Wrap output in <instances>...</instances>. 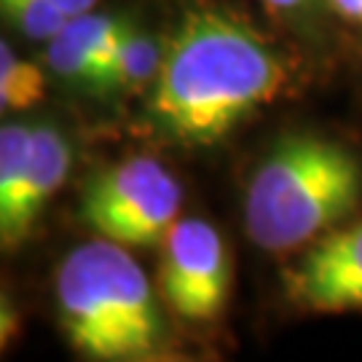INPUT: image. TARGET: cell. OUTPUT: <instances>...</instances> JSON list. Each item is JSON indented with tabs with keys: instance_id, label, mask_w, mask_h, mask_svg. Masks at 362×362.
Returning <instances> with one entry per match:
<instances>
[{
	"instance_id": "9",
	"label": "cell",
	"mask_w": 362,
	"mask_h": 362,
	"mask_svg": "<svg viewBox=\"0 0 362 362\" xmlns=\"http://www.w3.org/2000/svg\"><path fill=\"white\" fill-rule=\"evenodd\" d=\"M164 59V43L129 25L94 67L86 86L94 91H140L153 86Z\"/></svg>"
},
{
	"instance_id": "13",
	"label": "cell",
	"mask_w": 362,
	"mask_h": 362,
	"mask_svg": "<svg viewBox=\"0 0 362 362\" xmlns=\"http://www.w3.org/2000/svg\"><path fill=\"white\" fill-rule=\"evenodd\" d=\"M272 13H276L282 22L296 25L300 30H309L317 25L320 8L325 6V0H260Z\"/></svg>"
},
{
	"instance_id": "11",
	"label": "cell",
	"mask_w": 362,
	"mask_h": 362,
	"mask_svg": "<svg viewBox=\"0 0 362 362\" xmlns=\"http://www.w3.org/2000/svg\"><path fill=\"white\" fill-rule=\"evenodd\" d=\"M0 16L33 40L54 38L70 22L43 0H0Z\"/></svg>"
},
{
	"instance_id": "4",
	"label": "cell",
	"mask_w": 362,
	"mask_h": 362,
	"mask_svg": "<svg viewBox=\"0 0 362 362\" xmlns=\"http://www.w3.org/2000/svg\"><path fill=\"white\" fill-rule=\"evenodd\" d=\"M182 188L161 161L134 156L94 172L81 194L78 218L100 239L124 247H153L177 223Z\"/></svg>"
},
{
	"instance_id": "14",
	"label": "cell",
	"mask_w": 362,
	"mask_h": 362,
	"mask_svg": "<svg viewBox=\"0 0 362 362\" xmlns=\"http://www.w3.org/2000/svg\"><path fill=\"white\" fill-rule=\"evenodd\" d=\"M16 330H19V317H16L11 303L0 296V351L8 346V341L16 336Z\"/></svg>"
},
{
	"instance_id": "10",
	"label": "cell",
	"mask_w": 362,
	"mask_h": 362,
	"mask_svg": "<svg viewBox=\"0 0 362 362\" xmlns=\"http://www.w3.org/2000/svg\"><path fill=\"white\" fill-rule=\"evenodd\" d=\"M46 94V78L43 70L22 57L0 38V100L11 110H27L38 105Z\"/></svg>"
},
{
	"instance_id": "12",
	"label": "cell",
	"mask_w": 362,
	"mask_h": 362,
	"mask_svg": "<svg viewBox=\"0 0 362 362\" xmlns=\"http://www.w3.org/2000/svg\"><path fill=\"white\" fill-rule=\"evenodd\" d=\"M33 129L35 124H0V209L27 164Z\"/></svg>"
},
{
	"instance_id": "15",
	"label": "cell",
	"mask_w": 362,
	"mask_h": 362,
	"mask_svg": "<svg viewBox=\"0 0 362 362\" xmlns=\"http://www.w3.org/2000/svg\"><path fill=\"white\" fill-rule=\"evenodd\" d=\"M46 6H52L54 11H59L65 19H76L81 13H89L94 11V6L100 0H43Z\"/></svg>"
},
{
	"instance_id": "7",
	"label": "cell",
	"mask_w": 362,
	"mask_h": 362,
	"mask_svg": "<svg viewBox=\"0 0 362 362\" xmlns=\"http://www.w3.org/2000/svg\"><path fill=\"white\" fill-rule=\"evenodd\" d=\"M73 164V148L65 132L52 124H35L27 164L0 209V252H13L30 239L52 196L65 185Z\"/></svg>"
},
{
	"instance_id": "1",
	"label": "cell",
	"mask_w": 362,
	"mask_h": 362,
	"mask_svg": "<svg viewBox=\"0 0 362 362\" xmlns=\"http://www.w3.org/2000/svg\"><path fill=\"white\" fill-rule=\"evenodd\" d=\"M290 81V59L247 19L209 3L194 6L164 40L148 113L161 137L207 148L282 97Z\"/></svg>"
},
{
	"instance_id": "6",
	"label": "cell",
	"mask_w": 362,
	"mask_h": 362,
	"mask_svg": "<svg viewBox=\"0 0 362 362\" xmlns=\"http://www.w3.org/2000/svg\"><path fill=\"white\" fill-rule=\"evenodd\" d=\"M285 290L306 311H362V220L320 236L285 274Z\"/></svg>"
},
{
	"instance_id": "3",
	"label": "cell",
	"mask_w": 362,
	"mask_h": 362,
	"mask_svg": "<svg viewBox=\"0 0 362 362\" xmlns=\"http://www.w3.org/2000/svg\"><path fill=\"white\" fill-rule=\"evenodd\" d=\"M54 293L67 341L86 360H148L164 346L167 322L153 287L124 245L97 236L70 250Z\"/></svg>"
},
{
	"instance_id": "16",
	"label": "cell",
	"mask_w": 362,
	"mask_h": 362,
	"mask_svg": "<svg viewBox=\"0 0 362 362\" xmlns=\"http://www.w3.org/2000/svg\"><path fill=\"white\" fill-rule=\"evenodd\" d=\"M333 11L351 25H362V0H325Z\"/></svg>"
},
{
	"instance_id": "2",
	"label": "cell",
	"mask_w": 362,
	"mask_h": 362,
	"mask_svg": "<svg viewBox=\"0 0 362 362\" xmlns=\"http://www.w3.org/2000/svg\"><path fill=\"white\" fill-rule=\"evenodd\" d=\"M362 202V161L346 145L287 134L263 156L245 194L247 236L285 255L338 228Z\"/></svg>"
},
{
	"instance_id": "5",
	"label": "cell",
	"mask_w": 362,
	"mask_h": 362,
	"mask_svg": "<svg viewBox=\"0 0 362 362\" xmlns=\"http://www.w3.org/2000/svg\"><path fill=\"white\" fill-rule=\"evenodd\" d=\"M158 287L182 320L207 322L226 309L231 293V260L226 245L202 218L177 220L164 236Z\"/></svg>"
},
{
	"instance_id": "8",
	"label": "cell",
	"mask_w": 362,
	"mask_h": 362,
	"mask_svg": "<svg viewBox=\"0 0 362 362\" xmlns=\"http://www.w3.org/2000/svg\"><path fill=\"white\" fill-rule=\"evenodd\" d=\"M129 25V19H121V16L94 11L81 13L76 19H70L54 38L46 40L43 59L49 70L59 78L86 86L94 67L103 62L107 49Z\"/></svg>"
}]
</instances>
